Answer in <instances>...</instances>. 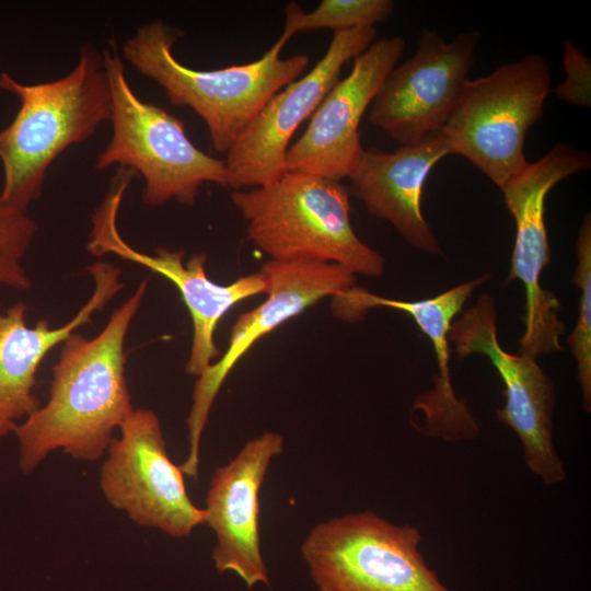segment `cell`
I'll return each mask as SVG.
<instances>
[{
    "label": "cell",
    "mask_w": 591,
    "mask_h": 591,
    "mask_svg": "<svg viewBox=\"0 0 591 591\" xmlns=\"http://www.w3.org/2000/svg\"><path fill=\"white\" fill-rule=\"evenodd\" d=\"M147 290L143 280L93 338L70 334L53 368L49 398L15 427L23 473L54 450L97 460L134 410L125 374V340Z\"/></svg>",
    "instance_id": "1"
},
{
    "label": "cell",
    "mask_w": 591,
    "mask_h": 591,
    "mask_svg": "<svg viewBox=\"0 0 591 591\" xmlns=\"http://www.w3.org/2000/svg\"><path fill=\"white\" fill-rule=\"evenodd\" d=\"M0 90L16 95L20 108L0 131L4 184L0 199L26 212L39 198L48 167L68 147L90 138L112 116V95L102 54L92 45L80 50L65 77L23 84L0 73Z\"/></svg>",
    "instance_id": "2"
},
{
    "label": "cell",
    "mask_w": 591,
    "mask_h": 591,
    "mask_svg": "<svg viewBox=\"0 0 591 591\" xmlns=\"http://www.w3.org/2000/svg\"><path fill=\"white\" fill-rule=\"evenodd\" d=\"M182 35L162 21L142 24L125 40L123 56L159 83L171 104L188 106L202 118L217 152H228L267 101L297 80L310 62L303 54L281 58L288 40L280 36L253 62L196 70L173 55Z\"/></svg>",
    "instance_id": "3"
},
{
    "label": "cell",
    "mask_w": 591,
    "mask_h": 591,
    "mask_svg": "<svg viewBox=\"0 0 591 591\" xmlns=\"http://www.w3.org/2000/svg\"><path fill=\"white\" fill-rule=\"evenodd\" d=\"M349 197L340 182L289 171L231 193L248 239L270 259L332 263L355 276L381 277L385 259L356 234Z\"/></svg>",
    "instance_id": "4"
},
{
    "label": "cell",
    "mask_w": 591,
    "mask_h": 591,
    "mask_svg": "<svg viewBox=\"0 0 591 591\" xmlns=\"http://www.w3.org/2000/svg\"><path fill=\"white\" fill-rule=\"evenodd\" d=\"M102 57L112 95L113 135L97 155L96 170L119 164L139 172L144 181L142 200L150 207L170 200L192 206L205 183L227 186L224 160L199 150L179 118L135 94L114 39Z\"/></svg>",
    "instance_id": "5"
},
{
    "label": "cell",
    "mask_w": 591,
    "mask_h": 591,
    "mask_svg": "<svg viewBox=\"0 0 591 591\" xmlns=\"http://www.w3.org/2000/svg\"><path fill=\"white\" fill-rule=\"evenodd\" d=\"M551 84L548 63L540 54L468 79L441 129L452 154L466 158L500 188L528 163L525 136L544 115Z\"/></svg>",
    "instance_id": "6"
},
{
    "label": "cell",
    "mask_w": 591,
    "mask_h": 591,
    "mask_svg": "<svg viewBox=\"0 0 591 591\" xmlns=\"http://www.w3.org/2000/svg\"><path fill=\"white\" fill-rule=\"evenodd\" d=\"M421 533L366 510L312 528L301 554L318 591H452L426 563Z\"/></svg>",
    "instance_id": "7"
},
{
    "label": "cell",
    "mask_w": 591,
    "mask_h": 591,
    "mask_svg": "<svg viewBox=\"0 0 591 591\" xmlns=\"http://www.w3.org/2000/svg\"><path fill=\"white\" fill-rule=\"evenodd\" d=\"M590 165L589 152L558 142L540 160L528 162L500 187L515 222L511 268L505 285L519 280L524 287V331L519 352L535 359L561 350L560 336L565 332L559 318V300L540 282L551 260L546 196L557 183L589 170Z\"/></svg>",
    "instance_id": "8"
},
{
    "label": "cell",
    "mask_w": 591,
    "mask_h": 591,
    "mask_svg": "<svg viewBox=\"0 0 591 591\" xmlns=\"http://www.w3.org/2000/svg\"><path fill=\"white\" fill-rule=\"evenodd\" d=\"M460 314L448 334L457 358L478 354L490 360L505 385V404L496 410L498 420L518 436L525 465L543 484L563 483L566 470L553 441V381L535 358L501 347L490 294H480Z\"/></svg>",
    "instance_id": "9"
},
{
    "label": "cell",
    "mask_w": 591,
    "mask_h": 591,
    "mask_svg": "<svg viewBox=\"0 0 591 591\" xmlns=\"http://www.w3.org/2000/svg\"><path fill=\"white\" fill-rule=\"evenodd\" d=\"M119 428L101 468L104 497L141 526L189 536L205 523V512L190 500L181 467L169 457L158 416L134 409Z\"/></svg>",
    "instance_id": "10"
},
{
    "label": "cell",
    "mask_w": 591,
    "mask_h": 591,
    "mask_svg": "<svg viewBox=\"0 0 591 591\" xmlns=\"http://www.w3.org/2000/svg\"><path fill=\"white\" fill-rule=\"evenodd\" d=\"M266 280L267 299L241 314L231 327L227 351L198 376L187 418L189 451L179 465L184 475H198L199 443L211 406L237 361L263 336L299 315L321 299L355 286L356 277L344 267L312 260L266 262L259 270Z\"/></svg>",
    "instance_id": "11"
},
{
    "label": "cell",
    "mask_w": 591,
    "mask_h": 591,
    "mask_svg": "<svg viewBox=\"0 0 591 591\" xmlns=\"http://www.w3.org/2000/svg\"><path fill=\"white\" fill-rule=\"evenodd\" d=\"M479 38L478 32L467 31L445 42L425 28L415 54L384 79L371 103L370 123L401 146L440 131L468 80Z\"/></svg>",
    "instance_id": "12"
},
{
    "label": "cell",
    "mask_w": 591,
    "mask_h": 591,
    "mask_svg": "<svg viewBox=\"0 0 591 591\" xmlns=\"http://www.w3.org/2000/svg\"><path fill=\"white\" fill-rule=\"evenodd\" d=\"M376 34L372 26L334 31L314 68L274 94L229 149L227 186H263L287 172L285 159L294 131L336 84L345 63L362 54Z\"/></svg>",
    "instance_id": "13"
},
{
    "label": "cell",
    "mask_w": 591,
    "mask_h": 591,
    "mask_svg": "<svg viewBox=\"0 0 591 591\" xmlns=\"http://www.w3.org/2000/svg\"><path fill=\"white\" fill-rule=\"evenodd\" d=\"M127 184L118 182L96 210L88 244L96 255L115 254L139 264L170 280L178 289L193 323V341L185 372L200 376L220 358L215 332L220 320L240 301L266 293V280L260 271L240 277L228 285L212 281L205 270L207 256L194 254L184 264V251L159 247L154 255L141 253L128 245L118 233L117 211Z\"/></svg>",
    "instance_id": "14"
},
{
    "label": "cell",
    "mask_w": 591,
    "mask_h": 591,
    "mask_svg": "<svg viewBox=\"0 0 591 591\" xmlns=\"http://www.w3.org/2000/svg\"><path fill=\"white\" fill-rule=\"evenodd\" d=\"M404 50L401 36L382 37L354 59L350 73L336 82L288 148L287 171L337 182L350 176L364 150L360 121Z\"/></svg>",
    "instance_id": "15"
},
{
    "label": "cell",
    "mask_w": 591,
    "mask_h": 591,
    "mask_svg": "<svg viewBox=\"0 0 591 591\" xmlns=\"http://www.w3.org/2000/svg\"><path fill=\"white\" fill-rule=\"evenodd\" d=\"M490 278L491 274L486 273L437 296L416 301L380 297L357 286L332 297V313L341 321L358 322L370 309L391 308L408 314L428 337L436 355L438 373L433 386L415 398L412 414L418 412L424 416L425 424L418 429L429 437L463 441L475 439L480 432L465 401L457 397L453 389L448 334L471 294Z\"/></svg>",
    "instance_id": "16"
},
{
    "label": "cell",
    "mask_w": 591,
    "mask_h": 591,
    "mask_svg": "<svg viewBox=\"0 0 591 591\" xmlns=\"http://www.w3.org/2000/svg\"><path fill=\"white\" fill-rule=\"evenodd\" d=\"M283 449L280 433L248 440L218 467L206 497L205 523L216 535L212 560L218 572L235 573L248 589L270 586L259 537V493L268 466Z\"/></svg>",
    "instance_id": "17"
},
{
    "label": "cell",
    "mask_w": 591,
    "mask_h": 591,
    "mask_svg": "<svg viewBox=\"0 0 591 591\" xmlns=\"http://www.w3.org/2000/svg\"><path fill=\"white\" fill-rule=\"evenodd\" d=\"M94 280V291L74 317L59 327L39 320L33 327L26 324V305L16 302L0 311V443L14 432L18 420L27 418L39 407L33 392L35 375L45 356L77 328L92 322L108 301L123 289L120 269L108 262L88 267Z\"/></svg>",
    "instance_id": "18"
},
{
    "label": "cell",
    "mask_w": 591,
    "mask_h": 591,
    "mask_svg": "<svg viewBox=\"0 0 591 591\" xmlns=\"http://www.w3.org/2000/svg\"><path fill=\"white\" fill-rule=\"evenodd\" d=\"M449 154L452 150L441 130L393 152L364 149L349 176L350 195L372 216L389 221L415 248L441 255L439 241L424 217L421 197L432 167Z\"/></svg>",
    "instance_id": "19"
},
{
    "label": "cell",
    "mask_w": 591,
    "mask_h": 591,
    "mask_svg": "<svg viewBox=\"0 0 591 591\" xmlns=\"http://www.w3.org/2000/svg\"><path fill=\"white\" fill-rule=\"evenodd\" d=\"M394 11L391 0H323L318 7L304 12L299 3L285 7L281 37L289 40L294 34L321 28L341 31L372 26L385 21Z\"/></svg>",
    "instance_id": "20"
},
{
    "label": "cell",
    "mask_w": 591,
    "mask_h": 591,
    "mask_svg": "<svg viewBox=\"0 0 591 591\" xmlns=\"http://www.w3.org/2000/svg\"><path fill=\"white\" fill-rule=\"evenodd\" d=\"M577 265L572 281L580 289L578 318L567 338L576 360V374L586 412L591 410V217L588 213L576 241Z\"/></svg>",
    "instance_id": "21"
},
{
    "label": "cell",
    "mask_w": 591,
    "mask_h": 591,
    "mask_svg": "<svg viewBox=\"0 0 591 591\" xmlns=\"http://www.w3.org/2000/svg\"><path fill=\"white\" fill-rule=\"evenodd\" d=\"M37 230V223L26 212L0 199V285L15 290L31 288L22 259Z\"/></svg>",
    "instance_id": "22"
},
{
    "label": "cell",
    "mask_w": 591,
    "mask_h": 591,
    "mask_svg": "<svg viewBox=\"0 0 591 591\" xmlns=\"http://www.w3.org/2000/svg\"><path fill=\"white\" fill-rule=\"evenodd\" d=\"M565 81L555 89L559 100L565 103L591 106V60L570 40L564 42Z\"/></svg>",
    "instance_id": "23"
}]
</instances>
